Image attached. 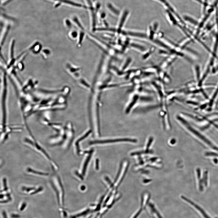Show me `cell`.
<instances>
[{
  "label": "cell",
  "instance_id": "6da1fadb",
  "mask_svg": "<svg viewBox=\"0 0 218 218\" xmlns=\"http://www.w3.org/2000/svg\"><path fill=\"white\" fill-rule=\"evenodd\" d=\"M6 75H3L2 78V90H1L2 92L1 95H2V101L1 102L2 103L1 104V107L2 108H1V113L2 112V113L1 114V115L2 114V116H1V117H2V121H1V127H5L7 125V110L6 107V99H7V83L6 80Z\"/></svg>",
  "mask_w": 218,
  "mask_h": 218
},
{
  "label": "cell",
  "instance_id": "30bf717a",
  "mask_svg": "<svg viewBox=\"0 0 218 218\" xmlns=\"http://www.w3.org/2000/svg\"><path fill=\"white\" fill-rule=\"evenodd\" d=\"M130 46L132 48L140 51L143 52L146 51L145 48L142 45L137 43H132L131 44Z\"/></svg>",
  "mask_w": 218,
  "mask_h": 218
},
{
  "label": "cell",
  "instance_id": "44dd1931",
  "mask_svg": "<svg viewBox=\"0 0 218 218\" xmlns=\"http://www.w3.org/2000/svg\"><path fill=\"white\" fill-rule=\"evenodd\" d=\"M66 25H67V26L68 27L70 28L71 26V22H70L68 20L66 21Z\"/></svg>",
  "mask_w": 218,
  "mask_h": 218
},
{
  "label": "cell",
  "instance_id": "8fae6325",
  "mask_svg": "<svg viewBox=\"0 0 218 218\" xmlns=\"http://www.w3.org/2000/svg\"><path fill=\"white\" fill-rule=\"evenodd\" d=\"M132 61V59L130 58H128L125 61L122 68V70H125L129 67Z\"/></svg>",
  "mask_w": 218,
  "mask_h": 218
},
{
  "label": "cell",
  "instance_id": "ffe728a7",
  "mask_svg": "<svg viewBox=\"0 0 218 218\" xmlns=\"http://www.w3.org/2000/svg\"><path fill=\"white\" fill-rule=\"evenodd\" d=\"M42 53L43 54H44L45 55H46V56H47L50 54V51L48 49H45L42 50Z\"/></svg>",
  "mask_w": 218,
  "mask_h": 218
},
{
  "label": "cell",
  "instance_id": "7402d4cb",
  "mask_svg": "<svg viewBox=\"0 0 218 218\" xmlns=\"http://www.w3.org/2000/svg\"><path fill=\"white\" fill-rule=\"evenodd\" d=\"M213 161L215 163L217 164L218 163V160L217 159L215 158L213 159Z\"/></svg>",
  "mask_w": 218,
  "mask_h": 218
},
{
  "label": "cell",
  "instance_id": "9c48e42d",
  "mask_svg": "<svg viewBox=\"0 0 218 218\" xmlns=\"http://www.w3.org/2000/svg\"><path fill=\"white\" fill-rule=\"evenodd\" d=\"M90 210V208H85L81 210L78 211L72 216V218H75L80 216L87 213Z\"/></svg>",
  "mask_w": 218,
  "mask_h": 218
},
{
  "label": "cell",
  "instance_id": "cb8c5ba5",
  "mask_svg": "<svg viewBox=\"0 0 218 218\" xmlns=\"http://www.w3.org/2000/svg\"></svg>",
  "mask_w": 218,
  "mask_h": 218
},
{
  "label": "cell",
  "instance_id": "52a82bcc",
  "mask_svg": "<svg viewBox=\"0 0 218 218\" xmlns=\"http://www.w3.org/2000/svg\"><path fill=\"white\" fill-rule=\"evenodd\" d=\"M27 170L28 173L39 176H47L48 175V173L36 170L30 167L28 168Z\"/></svg>",
  "mask_w": 218,
  "mask_h": 218
},
{
  "label": "cell",
  "instance_id": "ba28073f",
  "mask_svg": "<svg viewBox=\"0 0 218 218\" xmlns=\"http://www.w3.org/2000/svg\"><path fill=\"white\" fill-rule=\"evenodd\" d=\"M128 13V12L127 11L125 12L121 19L119 23L118 28L117 29V32L118 33H120L121 31V29L125 22Z\"/></svg>",
  "mask_w": 218,
  "mask_h": 218
},
{
  "label": "cell",
  "instance_id": "d6986e66",
  "mask_svg": "<svg viewBox=\"0 0 218 218\" xmlns=\"http://www.w3.org/2000/svg\"><path fill=\"white\" fill-rule=\"evenodd\" d=\"M70 36L73 39L75 38L78 36V32L76 31H72L70 33Z\"/></svg>",
  "mask_w": 218,
  "mask_h": 218
},
{
  "label": "cell",
  "instance_id": "7a4b0ae2",
  "mask_svg": "<svg viewBox=\"0 0 218 218\" xmlns=\"http://www.w3.org/2000/svg\"><path fill=\"white\" fill-rule=\"evenodd\" d=\"M31 139L26 137L24 139V142L28 145L31 147L39 153L48 160L51 162L54 168H57L56 165L52 162V160L45 150L37 141L34 137L30 136Z\"/></svg>",
  "mask_w": 218,
  "mask_h": 218
},
{
  "label": "cell",
  "instance_id": "9a60e30c",
  "mask_svg": "<svg viewBox=\"0 0 218 218\" xmlns=\"http://www.w3.org/2000/svg\"><path fill=\"white\" fill-rule=\"evenodd\" d=\"M85 35L84 31H81L80 32L79 36L78 41V44L80 45L81 44L82 41L84 39V38Z\"/></svg>",
  "mask_w": 218,
  "mask_h": 218
},
{
  "label": "cell",
  "instance_id": "603a6c76",
  "mask_svg": "<svg viewBox=\"0 0 218 218\" xmlns=\"http://www.w3.org/2000/svg\"><path fill=\"white\" fill-rule=\"evenodd\" d=\"M62 0H58V1H60V2H61V1Z\"/></svg>",
  "mask_w": 218,
  "mask_h": 218
},
{
  "label": "cell",
  "instance_id": "8992f818",
  "mask_svg": "<svg viewBox=\"0 0 218 218\" xmlns=\"http://www.w3.org/2000/svg\"><path fill=\"white\" fill-rule=\"evenodd\" d=\"M181 198L183 199L185 201L193 205L196 209L198 210L205 218H210V217L200 207L197 205L196 204L192 201L183 196H181Z\"/></svg>",
  "mask_w": 218,
  "mask_h": 218
},
{
  "label": "cell",
  "instance_id": "277c9868",
  "mask_svg": "<svg viewBox=\"0 0 218 218\" xmlns=\"http://www.w3.org/2000/svg\"><path fill=\"white\" fill-rule=\"evenodd\" d=\"M128 164V162L125 161L122 164L121 169L119 173L118 176L116 179L114 184L113 185V186L115 187L119 185L122 180L127 170Z\"/></svg>",
  "mask_w": 218,
  "mask_h": 218
},
{
  "label": "cell",
  "instance_id": "5b68a950",
  "mask_svg": "<svg viewBox=\"0 0 218 218\" xmlns=\"http://www.w3.org/2000/svg\"><path fill=\"white\" fill-rule=\"evenodd\" d=\"M137 141V140L135 139H131L129 138H121V139H111L106 140H103L102 141H95L91 142V144H97V143H112L117 142L120 141H128L133 142H135Z\"/></svg>",
  "mask_w": 218,
  "mask_h": 218
},
{
  "label": "cell",
  "instance_id": "e0dca14e",
  "mask_svg": "<svg viewBox=\"0 0 218 218\" xmlns=\"http://www.w3.org/2000/svg\"><path fill=\"white\" fill-rule=\"evenodd\" d=\"M205 154L207 156L218 157V154L213 152H207Z\"/></svg>",
  "mask_w": 218,
  "mask_h": 218
},
{
  "label": "cell",
  "instance_id": "5bb4252c",
  "mask_svg": "<svg viewBox=\"0 0 218 218\" xmlns=\"http://www.w3.org/2000/svg\"><path fill=\"white\" fill-rule=\"evenodd\" d=\"M198 180V185L200 191H202L203 190V182L202 179L201 178V176H197Z\"/></svg>",
  "mask_w": 218,
  "mask_h": 218
},
{
  "label": "cell",
  "instance_id": "4fadbf2b",
  "mask_svg": "<svg viewBox=\"0 0 218 218\" xmlns=\"http://www.w3.org/2000/svg\"><path fill=\"white\" fill-rule=\"evenodd\" d=\"M67 66L70 72L71 73H74V74L77 71H78L80 69L79 68L74 67L70 64H68Z\"/></svg>",
  "mask_w": 218,
  "mask_h": 218
},
{
  "label": "cell",
  "instance_id": "ac0fdd59",
  "mask_svg": "<svg viewBox=\"0 0 218 218\" xmlns=\"http://www.w3.org/2000/svg\"><path fill=\"white\" fill-rule=\"evenodd\" d=\"M112 31L113 32H114L115 31V29L114 28H98L97 29H96V31Z\"/></svg>",
  "mask_w": 218,
  "mask_h": 218
},
{
  "label": "cell",
  "instance_id": "2e32d148",
  "mask_svg": "<svg viewBox=\"0 0 218 218\" xmlns=\"http://www.w3.org/2000/svg\"><path fill=\"white\" fill-rule=\"evenodd\" d=\"M137 97H136V96L134 97V99L132 101L130 104L129 105V107L127 108L126 111L127 112H129L130 108H131L132 107V106L134 105L136 101Z\"/></svg>",
  "mask_w": 218,
  "mask_h": 218
},
{
  "label": "cell",
  "instance_id": "7c38bea8",
  "mask_svg": "<svg viewBox=\"0 0 218 218\" xmlns=\"http://www.w3.org/2000/svg\"><path fill=\"white\" fill-rule=\"evenodd\" d=\"M208 171H205L203 175V183L205 186H206L208 183Z\"/></svg>",
  "mask_w": 218,
  "mask_h": 218
},
{
  "label": "cell",
  "instance_id": "3957f363",
  "mask_svg": "<svg viewBox=\"0 0 218 218\" xmlns=\"http://www.w3.org/2000/svg\"><path fill=\"white\" fill-rule=\"evenodd\" d=\"M52 187L55 191L58 202L63 204L64 198V191L60 178L57 175L54 176L51 182Z\"/></svg>",
  "mask_w": 218,
  "mask_h": 218
}]
</instances>
